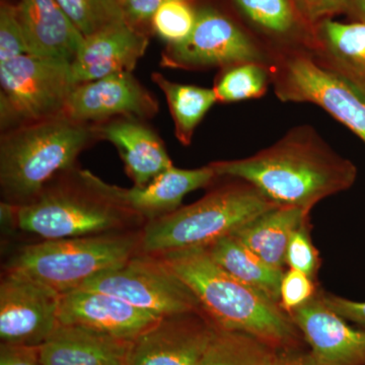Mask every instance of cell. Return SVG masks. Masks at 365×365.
Masks as SVG:
<instances>
[{
    "mask_svg": "<svg viewBox=\"0 0 365 365\" xmlns=\"http://www.w3.org/2000/svg\"><path fill=\"white\" fill-rule=\"evenodd\" d=\"M85 37L126 21L119 0H57Z\"/></svg>",
    "mask_w": 365,
    "mask_h": 365,
    "instance_id": "26",
    "label": "cell"
},
{
    "mask_svg": "<svg viewBox=\"0 0 365 365\" xmlns=\"http://www.w3.org/2000/svg\"><path fill=\"white\" fill-rule=\"evenodd\" d=\"M197 11L187 0H170L165 2L151 20V28L167 46L184 42L193 32Z\"/></svg>",
    "mask_w": 365,
    "mask_h": 365,
    "instance_id": "28",
    "label": "cell"
},
{
    "mask_svg": "<svg viewBox=\"0 0 365 365\" xmlns=\"http://www.w3.org/2000/svg\"><path fill=\"white\" fill-rule=\"evenodd\" d=\"M299 9L312 21L349 9V0H297Z\"/></svg>",
    "mask_w": 365,
    "mask_h": 365,
    "instance_id": "36",
    "label": "cell"
},
{
    "mask_svg": "<svg viewBox=\"0 0 365 365\" xmlns=\"http://www.w3.org/2000/svg\"><path fill=\"white\" fill-rule=\"evenodd\" d=\"M158 110L155 95L125 71L74 86L64 115L81 123L101 124L122 117L148 121Z\"/></svg>",
    "mask_w": 365,
    "mask_h": 365,
    "instance_id": "13",
    "label": "cell"
},
{
    "mask_svg": "<svg viewBox=\"0 0 365 365\" xmlns=\"http://www.w3.org/2000/svg\"><path fill=\"white\" fill-rule=\"evenodd\" d=\"M273 365H317L313 355L304 346L277 350Z\"/></svg>",
    "mask_w": 365,
    "mask_h": 365,
    "instance_id": "37",
    "label": "cell"
},
{
    "mask_svg": "<svg viewBox=\"0 0 365 365\" xmlns=\"http://www.w3.org/2000/svg\"><path fill=\"white\" fill-rule=\"evenodd\" d=\"M267 72L256 62L230 67L218 79L215 91L218 102L232 103L259 98L267 88Z\"/></svg>",
    "mask_w": 365,
    "mask_h": 365,
    "instance_id": "27",
    "label": "cell"
},
{
    "mask_svg": "<svg viewBox=\"0 0 365 365\" xmlns=\"http://www.w3.org/2000/svg\"><path fill=\"white\" fill-rule=\"evenodd\" d=\"M307 215L304 209L278 205L232 235L269 266L284 271L288 242L294 230L307 220Z\"/></svg>",
    "mask_w": 365,
    "mask_h": 365,
    "instance_id": "21",
    "label": "cell"
},
{
    "mask_svg": "<svg viewBox=\"0 0 365 365\" xmlns=\"http://www.w3.org/2000/svg\"><path fill=\"white\" fill-rule=\"evenodd\" d=\"M98 140L97 125L64 114L1 132L0 186L6 202L33 201L53 180L76 169L79 155Z\"/></svg>",
    "mask_w": 365,
    "mask_h": 365,
    "instance_id": "3",
    "label": "cell"
},
{
    "mask_svg": "<svg viewBox=\"0 0 365 365\" xmlns=\"http://www.w3.org/2000/svg\"><path fill=\"white\" fill-rule=\"evenodd\" d=\"M16 9L29 54L71 66L85 36L57 0H19Z\"/></svg>",
    "mask_w": 365,
    "mask_h": 365,
    "instance_id": "17",
    "label": "cell"
},
{
    "mask_svg": "<svg viewBox=\"0 0 365 365\" xmlns=\"http://www.w3.org/2000/svg\"><path fill=\"white\" fill-rule=\"evenodd\" d=\"M255 23L275 33L287 32L294 25L289 0H234Z\"/></svg>",
    "mask_w": 365,
    "mask_h": 365,
    "instance_id": "29",
    "label": "cell"
},
{
    "mask_svg": "<svg viewBox=\"0 0 365 365\" xmlns=\"http://www.w3.org/2000/svg\"><path fill=\"white\" fill-rule=\"evenodd\" d=\"M276 206L248 182L216 189L191 205L146 222L141 253L207 248Z\"/></svg>",
    "mask_w": 365,
    "mask_h": 365,
    "instance_id": "5",
    "label": "cell"
},
{
    "mask_svg": "<svg viewBox=\"0 0 365 365\" xmlns=\"http://www.w3.org/2000/svg\"><path fill=\"white\" fill-rule=\"evenodd\" d=\"M318 294L313 278L307 274L288 269L284 271L280 283L279 306L290 314L304 306Z\"/></svg>",
    "mask_w": 365,
    "mask_h": 365,
    "instance_id": "32",
    "label": "cell"
},
{
    "mask_svg": "<svg viewBox=\"0 0 365 365\" xmlns=\"http://www.w3.org/2000/svg\"><path fill=\"white\" fill-rule=\"evenodd\" d=\"M160 319L97 290L76 289L60 297L59 324L83 327L118 339L133 341Z\"/></svg>",
    "mask_w": 365,
    "mask_h": 365,
    "instance_id": "15",
    "label": "cell"
},
{
    "mask_svg": "<svg viewBox=\"0 0 365 365\" xmlns=\"http://www.w3.org/2000/svg\"><path fill=\"white\" fill-rule=\"evenodd\" d=\"M148 44L150 40L146 34L127 21L85 37L71 64L74 86L119 72L133 71L145 54Z\"/></svg>",
    "mask_w": 365,
    "mask_h": 365,
    "instance_id": "16",
    "label": "cell"
},
{
    "mask_svg": "<svg viewBox=\"0 0 365 365\" xmlns=\"http://www.w3.org/2000/svg\"><path fill=\"white\" fill-rule=\"evenodd\" d=\"M205 250L210 258L235 279L279 304L284 271L269 266L232 235L218 240Z\"/></svg>",
    "mask_w": 365,
    "mask_h": 365,
    "instance_id": "22",
    "label": "cell"
},
{
    "mask_svg": "<svg viewBox=\"0 0 365 365\" xmlns=\"http://www.w3.org/2000/svg\"><path fill=\"white\" fill-rule=\"evenodd\" d=\"M322 297L326 304L346 321L351 322L365 330V302H354L327 292H322Z\"/></svg>",
    "mask_w": 365,
    "mask_h": 365,
    "instance_id": "34",
    "label": "cell"
},
{
    "mask_svg": "<svg viewBox=\"0 0 365 365\" xmlns=\"http://www.w3.org/2000/svg\"><path fill=\"white\" fill-rule=\"evenodd\" d=\"M56 290L25 274L6 270L0 283V339L39 347L59 325Z\"/></svg>",
    "mask_w": 365,
    "mask_h": 365,
    "instance_id": "10",
    "label": "cell"
},
{
    "mask_svg": "<svg viewBox=\"0 0 365 365\" xmlns=\"http://www.w3.org/2000/svg\"><path fill=\"white\" fill-rule=\"evenodd\" d=\"M215 331L203 312L165 317L132 341L126 365H201Z\"/></svg>",
    "mask_w": 365,
    "mask_h": 365,
    "instance_id": "12",
    "label": "cell"
},
{
    "mask_svg": "<svg viewBox=\"0 0 365 365\" xmlns=\"http://www.w3.org/2000/svg\"><path fill=\"white\" fill-rule=\"evenodd\" d=\"M96 125L101 140L116 148L134 186H145L174 167L162 138L146 120L122 117Z\"/></svg>",
    "mask_w": 365,
    "mask_h": 365,
    "instance_id": "18",
    "label": "cell"
},
{
    "mask_svg": "<svg viewBox=\"0 0 365 365\" xmlns=\"http://www.w3.org/2000/svg\"><path fill=\"white\" fill-rule=\"evenodd\" d=\"M217 177L242 180L281 206L309 212L319 201L349 189L354 163L318 138L297 132L247 158L210 163Z\"/></svg>",
    "mask_w": 365,
    "mask_h": 365,
    "instance_id": "1",
    "label": "cell"
},
{
    "mask_svg": "<svg viewBox=\"0 0 365 365\" xmlns=\"http://www.w3.org/2000/svg\"><path fill=\"white\" fill-rule=\"evenodd\" d=\"M276 352L249 334L216 328L201 365H273Z\"/></svg>",
    "mask_w": 365,
    "mask_h": 365,
    "instance_id": "25",
    "label": "cell"
},
{
    "mask_svg": "<svg viewBox=\"0 0 365 365\" xmlns=\"http://www.w3.org/2000/svg\"><path fill=\"white\" fill-rule=\"evenodd\" d=\"M280 72L281 100L319 106L365 143V95L347 78L302 56L288 60Z\"/></svg>",
    "mask_w": 365,
    "mask_h": 365,
    "instance_id": "9",
    "label": "cell"
},
{
    "mask_svg": "<svg viewBox=\"0 0 365 365\" xmlns=\"http://www.w3.org/2000/svg\"><path fill=\"white\" fill-rule=\"evenodd\" d=\"M349 7L356 14L360 21L365 24V0H349Z\"/></svg>",
    "mask_w": 365,
    "mask_h": 365,
    "instance_id": "38",
    "label": "cell"
},
{
    "mask_svg": "<svg viewBox=\"0 0 365 365\" xmlns=\"http://www.w3.org/2000/svg\"><path fill=\"white\" fill-rule=\"evenodd\" d=\"M285 262L290 269L300 271L314 280L316 279L321 266V259L318 250L312 242L307 220L299 225L290 237Z\"/></svg>",
    "mask_w": 365,
    "mask_h": 365,
    "instance_id": "30",
    "label": "cell"
},
{
    "mask_svg": "<svg viewBox=\"0 0 365 365\" xmlns=\"http://www.w3.org/2000/svg\"><path fill=\"white\" fill-rule=\"evenodd\" d=\"M141 230H125L45 240L24 247L9 261L6 270L25 274L63 294L141 253Z\"/></svg>",
    "mask_w": 365,
    "mask_h": 365,
    "instance_id": "6",
    "label": "cell"
},
{
    "mask_svg": "<svg viewBox=\"0 0 365 365\" xmlns=\"http://www.w3.org/2000/svg\"><path fill=\"white\" fill-rule=\"evenodd\" d=\"M131 344L83 327L59 324L39 352L44 365H126Z\"/></svg>",
    "mask_w": 365,
    "mask_h": 365,
    "instance_id": "20",
    "label": "cell"
},
{
    "mask_svg": "<svg viewBox=\"0 0 365 365\" xmlns=\"http://www.w3.org/2000/svg\"><path fill=\"white\" fill-rule=\"evenodd\" d=\"M0 365H44L39 347L0 344Z\"/></svg>",
    "mask_w": 365,
    "mask_h": 365,
    "instance_id": "35",
    "label": "cell"
},
{
    "mask_svg": "<svg viewBox=\"0 0 365 365\" xmlns=\"http://www.w3.org/2000/svg\"><path fill=\"white\" fill-rule=\"evenodd\" d=\"M261 54L244 33L215 9L197 11L193 32L184 42L165 47L160 66L170 68H206L256 62Z\"/></svg>",
    "mask_w": 365,
    "mask_h": 365,
    "instance_id": "11",
    "label": "cell"
},
{
    "mask_svg": "<svg viewBox=\"0 0 365 365\" xmlns=\"http://www.w3.org/2000/svg\"><path fill=\"white\" fill-rule=\"evenodd\" d=\"M151 79L165 95L178 140L189 145L196 127L218 102L215 88L174 83L158 72L153 73Z\"/></svg>",
    "mask_w": 365,
    "mask_h": 365,
    "instance_id": "23",
    "label": "cell"
},
{
    "mask_svg": "<svg viewBox=\"0 0 365 365\" xmlns=\"http://www.w3.org/2000/svg\"><path fill=\"white\" fill-rule=\"evenodd\" d=\"M78 289L114 295L160 318L202 312L193 292L155 254H136L122 265L91 278Z\"/></svg>",
    "mask_w": 365,
    "mask_h": 365,
    "instance_id": "8",
    "label": "cell"
},
{
    "mask_svg": "<svg viewBox=\"0 0 365 365\" xmlns=\"http://www.w3.org/2000/svg\"><path fill=\"white\" fill-rule=\"evenodd\" d=\"M323 32L334 71L365 95V24L328 20L324 23Z\"/></svg>",
    "mask_w": 365,
    "mask_h": 365,
    "instance_id": "24",
    "label": "cell"
},
{
    "mask_svg": "<svg viewBox=\"0 0 365 365\" xmlns=\"http://www.w3.org/2000/svg\"><path fill=\"white\" fill-rule=\"evenodd\" d=\"M11 209L20 230L44 240L125 232L144 222L111 195L107 182L76 168L53 180L31 202L11 204Z\"/></svg>",
    "mask_w": 365,
    "mask_h": 365,
    "instance_id": "4",
    "label": "cell"
},
{
    "mask_svg": "<svg viewBox=\"0 0 365 365\" xmlns=\"http://www.w3.org/2000/svg\"><path fill=\"white\" fill-rule=\"evenodd\" d=\"M317 365H365V330L326 304L322 292L289 314Z\"/></svg>",
    "mask_w": 365,
    "mask_h": 365,
    "instance_id": "14",
    "label": "cell"
},
{
    "mask_svg": "<svg viewBox=\"0 0 365 365\" xmlns=\"http://www.w3.org/2000/svg\"><path fill=\"white\" fill-rule=\"evenodd\" d=\"M168 1L170 0H119L125 20L139 31L141 26L151 23L158 9Z\"/></svg>",
    "mask_w": 365,
    "mask_h": 365,
    "instance_id": "33",
    "label": "cell"
},
{
    "mask_svg": "<svg viewBox=\"0 0 365 365\" xmlns=\"http://www.w3.org/2000/svg\"><path fill=\"white\" fill-rule=\"evenodd\" d=\"M155 255L193 292L216 328L249 334L276 350L304 345L299 329L278 302L235 279L205 249Z\"/></svg>",
    "mask_w": 365,
    "mask_h": 365,
    "instance_id": "2",
    "label": "cell"
},
{
    "mask_svg": "<svg viewBox=\"0 0 365 365\" xmlns=\"http://www.w3.org/2000/svg\"><path fill=\"white\" fill-rule=\"evenodd\" d=\"M73 88L68 64L31 54L0 61L1 132L64 114Z\"/></svg>",
    "mask_w": 365,
    "mask_h": 365,
    "instance_id": "7",
    "label": "cell"
},
{
    "mask_svg": "<svg viewBox=\"0 0 365 365\" xmlns=\"http://www.w3.org/2000/svg\"><path fill=\"white\" fill-rule=\"evenodd\" d=\"M29 54L16 4L2 1L0 6V61Z\"/></svg>",
    "mask_w": 365,
    "mask_h": 365,
    "instance_id": "31",
    "label": "cell"
},
{
    "mask_svg": "<svg viewBox=\"0 0 365 365\" xmlns=\"http://www.w3.org/2000/svg\"><path fill=\"white\" fill-rule=\"evenodd\" d=\"M216 176L210 165L184 170L172 167L143 187L121 188L107 182L111 195L144 222L157 220L181 207L190 192L208 186Z\"/></svg>",
    "mask_w": 365,
    "mask_h": 365,
    "instance_id": "19",
    "label": "cell"
}]
</instances>
